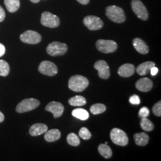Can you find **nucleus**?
<instances>
[{
	"label": "nucleus",
	"instance_id": "nucleus-1",
	"mask_svg": "<svg viewBox=\"0 0 161 161\" xmlns=\"http://www.w3.org/2000/svg\"><path fill=\"white\" fill-rule=\"evenodd\" d=\"M89 85V80L82 75H76L70 78L68 82L69 88L74 92H82Z\"/></svg>",
	"mask_w": 161,
	"mask_h": 161
},
{
	"label": "nucleus",
	"instance_id": "nucleus-2",
	"mask_svg": "<svg viewBox=\"0 0 161 161\" xmlns=\"http://www.w3.org/2000/svg\"><path fill=\"white\" fill-rule=\"evenodd\" d=\"M106 15L109 20L115 23H123L126 20L124 10L118 6H108L106 9Z\"/></svg>",
	"mask_w": 161,
	"mask_h": 161
},
{
	"label": "nucleus",
	"instance_id": "nucleus-3",
	"mask_svg": "<svg viewBox=\"0 0 161 161\" xmlns=\"http://www.w3.org/2000/svg\"><path fill=\"white\" fill-rule=\"evenodd\" d=\"M40 104L38 100L34 98H26L17 104L16 110L17 113L22 114L35 109Z\"/></svg>",
	"mask_w": 161,
	"mask_h": 161
},
{
	"label": "nucleus",
	"instance_id": "nucleus-4",
	"mask_svg": "<svg viewBox=\"0 0 161 161\" xmlns=\"http://www.w3.org/2000/svg\"><path fill=\"white\" fill-rule=\"evenodd\" d=\"M68 47L64 44L58 41H54L49 44L47 47V53L51 56L56 57L64 55L67 51Z\"/></svg>",
	"mask_w": 161,
	"mask_h": 161
},
{
	"label": "nucleus",
	"instance_id": "nucleus-5",
	"mask_svg": "<svg viewBox=\"0 0 161 161\" xmlns=\"http://www.w3.org/2000/svg\"><path fill=\"white\" fill-rule=\"evenodd\" d=\"M110 137L114 143L118 146H125L128 143L127 134L119 128H113L110 133Z\"/></svg>",
	"mask_w": 161,
	"mask_h": 161
},
{
	"label": "nucleus",
	"instance_id": "nucleus-6",
	"mask_svg": "<svg viewBox=\"0 0 161 161\" xmlns=\"http://www.w3.org/2000/svg\"><path fill=\"white\" fill-rule=\"evenodd\" d=\"M41 23L44 26L55 28L60 25V19L56 15L52 14L50 12H45L41 14Z\"/></svg>",
	"mask_w": 161,
	"mask_h": 161
},
{
	"label": "nucleus",
	"instance_id": "nucleus-7",
	"mask_svg": "<svg viewBox=\"0 0 161 161\" xmlns=\"http://www.w3.org/2000/svg\"><path fill=\"white\" fill-rule=\"evenodd\" d=\"M132 11L141 20L146 21L149 19V13L141 0H132Z\"/></svg>",
	"mask_w": 161,
	"mask_h": 161
},
{
	"label": "nucleus",
	"instance_id": "nucleus-8",
	"mask_svg": "<svg viewBox=\"0 0 161 161\" xmlns=\"http://www.w3.org/2000/svg\"><path fill=\"white\" fill-rule=\"evenodd\" d=\"M96 46L98 51L106 54L116 52L118 48L117 43L113 40H98Z\"/></svg>",
	"mask_w": 161,
	"mask_h": 161
},
{
	"label": "nucleus",
	"instance_id": "nucleus-9",
	"mask_svg": "<svg viewBox=\"0 0 161 161\" xmlns=\"http://www.w3.org/2000/svg\"><path fill=\"white\" fill-rule=\"evenodd\" d=\"M20 39L23 42L26 44H36L41 41L42 36L36 31L28 30L20 35Z\"/></svg>",
	"mask_w": 161,
	"mask_h": 161
},
{
	"label": "nucleus",
	"instance_id": "nucleus-10",
	"mask_svg": "<svg viewBox=\"0 0 161 161\" xmlns=\"http://www.w3.org/2000/svg\"><path fill=\"white\" fill-rule=\"evenodd\" d=\"M83 23L86 28L91 31H97L103 27L104 23L102 20L96 16L90 15L85 17Z\"/></svg>",
	"mask_w": 161,
	"mask_h": 161
},
{
	"label": "nucleus",
	"instance_id": "nucleus-11",
	"mask_svg": "<svg viewBox=\"0 0 161 161\" xmlns=\"http://www.w3.org/2000/svg\"><path fill=\"white\" fill-rule=\"evenodd\" d=\"M39 72L43 75L53 76L58 74L57 66L52 62L45 60L41 63L38 67Z\"/></svg>",
	"mask_w": 161,
	"mask_h": 161
},
{
	"label": "nucleus",
	"instance_id": "nucleus-12",
	"mask_svg": "<svg viewBox=\"0 0 161 161\" xmlns=\"http://www.w3.org/2000/svg\"><path fill=\"white\" fill-rule=\"evenodd\" d=\"M94 68L98 72V76L104 80H107L109 78L110 69L108 64L104 60H98L94 64Z\"/></svg>",
	"mask_w": 161,
	"mask_h": 161
},
{
	"label": "nucleus",
	"instance_id": "nucleus-13",
	"mask_svg": "<svg viewBox=\"0 0 161 161\" xmlns=\"http://www.w3.org/2000/svg\"><path fill=\"white\" fill-rule=\"evenodd\" d=\"M45 109L46 111L52 113L54 118H58L64 114V108L61 103L53 101L47 105Z\"/></svg>",
	"mask_w": 161,
	"mask_h": 161
},
{
	"label": "nucleus",
	"instance_id": "nucleus-14",
	"mask_svg": "<svg viewBox=\"0 0 161 161\" xmlns=\"http://www.w3.org/2000/svg\"><path fill=\"white\" fill-rule=\"evenodd\" d=\"M153 86L152 80L147 78H143L137 80L136 83V88L142 92H148Z\"/></svg>",
	"mask_w": 161,
	"mask_h": 161
},
{
	"label": "nucleus",
	"instance_id": "nucleus-15",
	"mask_svg": "<svg viewBox=\"0 0 161 161\" xmlns=\"http://www.w3.org/2000/svg\"><path fill=\"white\" fill-rule=\"evenodd\" d=\"M132 45L139 53L146 54L149 52V47L144 41L140 38H136L132 41Z\"/></svg>",
	"mask_w": 161,
	"mask_h": 161
},
{
	"label": "nucleus",
	"instance_id": "nucleus-16",
	"mask_svg": "<svg viewBox=\"0 0 161 161\" xmlns=\"http://www.w3.org/2000/svg\"><path fill=\"white\" fill-rule=\"evenodd\" d=\"M135 70V66L132 64H124L118 69V73L122 77L128 78L134 74Z\"/></svg>",
	"mask_w": 161,
	"mask_h": 161
},
{
	"label": "nucleus",
	"instance_id": "nucleus-17",
	"mask_svg": "<svg viewBox=\"0 0 161 161\" xmlns=\"http://www.w3.org/2000/svg\"><path fill=\"white\" fill-rule=\"evenodd\" d=\"M48 130V127L46 124L37 123L32 125L29 128V134L32 136H38L44 134Z\"/></svg>",
	"mask_w": 161,
	"mask_h": 161
},
{
	"label": "nucleus",
	"instance_id": "nucleus-18",
	"mask_svg": "<svg viewBox=\"0 0 161 161\" xmlns=\"http://www.w3.org/2000/svg\"><path fill=\"white\" fill-rule=\"evenodd\" d=\"M153 66H155L154 62L150 61L146 62L138 65L136 69V72L138 75L144 76L149 73L150 69Z\"/></svg>",
	"mask_w": 161,
	"mask_h": 161
},
{
	"label": "nucleus",
	"instance_id": "nucleus-19",
	"mask_svg": "<svg viewBox=\"0 0 161 161\" xmlns=\"http://www.w3.org/2000/svg\"><path fill=\"white\" fill-rule=\"evenodd\" d=\"M44 139L47 142H54L61 137V132L58 129H52L45 132Z\"/></svg>",
	"mask_w": 161,
	"mask_h": 161
},
{
	"label": "nucleus",
	"instance_id": "nucleus-20",
	"mask_svg": "<svg viewBox=\"0 0 161 161\" xmlns=\"http://www.w3.org/2000/svg\"><path fill=\"white\" fill-rule=\"evenodd\" d=\"M134 138L136 144L140 146H144L148 144L149 136L145 132L136 133L134 135Z\"/></svg>",
	"mask_w": 161,
	"mask_h": 161
},
{
	"label": "nucleus",
	"instance_id": "nucleus-21",
	"mask_svg": "<svg viewBox=\"0 0 161 161\" xmlns=\"http://www.w3.org/2000/svg\"><path fill=\"white\" fill-rule=\"evenodd\" d=\"M4 4L7 10L10 13L17 12L20 6V0H4Z\"/></svg>",
	"mask_w": 161,
	"mask_h": 161
},
{
	"label": "nucleus",
	"instance_id": "nucleus-22",
	"mask_svg": "<svg viewBox=\"0 0 161 161\" xmlns=\"http://www.w3.org/2000/svg\"><path fill=\"white\" fill-rule=\"evenodd\" d=\"M98 150L100 155L104 158L109 159L112 156V151L109 146L106 144H100L98 147Z\"/></svg>",
	"mask_w": 161,
	"mask_h": 161
},
{
	"label": "nucleus",
	"instance_id": "nucleus-23",
	"mask_svg": "<svg viewBox=\"0 0 161 161\" xmlns=\"http://www.w3.org/2000/svg\"><path fill=\"white\" fill-rule=\"evenodd\" d=\"M72 115L74 117L80 119L82 121L86 120L89 118V114L86 110L82 109V108H78L75 109L72 112Z\"/></svg>",
	"mask_w": 161,
	"mask_h": 161
},
{
	"label": "nucleus",
	"instance_id": "nucleus-24",
	"mask_svg": "<svg viewBox=\"0 0 161 161\" xmlns=\"http://www.w3.org/2000/svg\"><path fill=\"white\" fill-rule=\"evenodd\" d=\"M68 103L72 106H82L86 103V98L81 96H76L75 97L69 98Z\"/></svg>",
	"mask_w": 161,
	"mask_h": 161
},
{
	"label": "nucleus",
	"instance_id": "nucleus-25",
	"mask_svg": "<svg viewBox=\"0 0 161 161\" xmlns=\"http://www.w3.org/2000/svg\"><path fill=\"white\" fill-rule=\"evenodd\" d=\"M140 127L145 131H152L154 129L153 124L147 118H142L140 121Z\"/></svg>",
	"mask_w": 161,
	"mask_h": 161
},
{
	"label": "nucleus",
	"instance_id": "nucleus-26",
	"mask_svg": "<svg viewBox=\"0 0 161 161\" xmlns=\"http://www.w3.org/2000/svg\"><path fill=\"white\" fill-rule=\"evenodd\" d=\"M106 110V106L102 103L93 104L90 108V111L94 115H98L104 112Z\"/></svg>",
	"mask_w": 161,
	"mask_h": 161
},
{
	"label": "nucleus",
	"instance_id": "nucleus-27",
	"mask_svg": "<svg viewBox=\"0 0 161 161\" xmlns=\"http://www.w3.org/2000/svg\"><path fill=\"white\" fill-rule=\"evenodd\" d=\"M67 142L70 146H78L80 144V140L75 133H70L67 136Z\"/></svg>",
	"mask_w": 161,
	"mask_h": 161
},
{
	"label": "nucleus",
	"instance_id": "nucleus-28",
	"mask_svg": "<svg viewBox=\"0 0 161 161\" xmlns=\"http://www.w3.org/2000/svg\"><path fill=\"white\" fill-rule=\"evenodd\" d=\"M10 72V66L4 60H0V76H7Z\"/></svg>",
	"mask_w": 161,
	"mask_h": 161
},
{
	"label": "nucleus",
	"instance_id": "nucleus-29",
	"mask_svg": "<svg viewBox=\"0 0 161 161\" xmlns=\"http://www.w3.org/2000/svg\"><path fill=\"white\" fill-rule=\"evenodd\" d=\"M79 136L80 138L84 140H89L92 137L91 132L86 127H82L80 128L79 131Z\"/></svg>",
	"mask_w": 161,
	"mask_h": 161
},
{
	"label": "nucleus",
	"instance_id": "nucleus-30",
	"mask_svg": "<svg viewBox=\"0 0 161 161\" xmlns=\"http://www.w3.org/2000/svg\"><path fill=\"white\" fill-rule=\"evenodd\" d=\"M152 112L154 115L157 116H161V102L159 101L153 106Z\"/></svg>",
	"mask_w": 161,
	"mask_h": 161
},
{
	"label": "nucleus",
	"instance_id": "nucleus-31",
	"mask_svg": "<svg viewBox=\"0 0 161 161\" xmlns=\"http://www.w3.org/2000/svg\"><path fill=\"white\" fill-rule=\"evenodd\" d=\"M150 111L149 109L146 107L144 106L143 108H142L138 112V115L139 117L142 118H147L148 116H149Z\"/></svg>",
	"mask_w": 161,
	"mask_h": 161
},
{
	"label": "nucleus",
	"instance_id": "nucleus-32",
	"mask_svg": "<svg viewBox=\"0 0 161 161\" xmlns=\"http://www.w3.org/2000/svg\"><path fill=\"white\" fill-rule=\"evenodd\" d=\"M129 101H130V103H131L132 104H136V105H137V104H139L140 103V97H138L137 95H136V94L131 96L130 97Z\"/></svg>",
	"mask_w": 161,
	"mask_h": 161
},
{
	"label": "nucleus",
	"instance_id": "nucleus-33",
	"mask_svg": "<svg viewBox=\"0 0 161 161\" xmlns=\"http://www.w3.org/2000/svg\"><path fill=\"white\" fill-rule=\"evenodd\" d=\"M6 17V13L3 8L0 6V22H3Z\"/></svg>",
	"mask_w": 161,
	"mask_h": 161
},
{
	"label": "nucleus",
	"instance_id": "nucleus-34",
	"mask_svg": "<svg viewBox=\"0 0 161 161\" xmlns=\"http://www.w3.org/2000/svg\"><path fill=\"white\" fill-rule=\"evenodd\" d=\"M5 53H6L5 46L3 44L0 43V58L3 56L5 54Z\"/></svg>",
	"mask_w": 161,
	"mask_h": 161
},
{
	"label": "nucleus",
	"instance_id": "nucleus-35",
	"mask_svg": "<svg viewBox=\"0 0 161 161\" xmlns=\"http://www.w3.org/2000/svg\"><path fill=\"white\" fill-rule=\"evenodd\" d=\"M150 72L151 75H152V76H155L158 72V69L157 68H156L155 66H153L150 69Z\"/></svg>",
	"mask_w": 161,
	"mask_h": 161
},
{
	"label": "nucleus",
	"instance_id": "nucleus-36",
	"mask_svg": "<svg viewBox=\"0 0 161 161\" xmlns=\"http://www.w3.org/2000/svg\"><path fill=\"white\" fill-rule=\"evenodd\" d=\"M80 4L82 5H86L89 3L90 0H77Z\"/></svg>",
	"mask_w": 161,
	"mask_h": 161
},
{
	"label": "nucleus",
	"instance_id": "nucleus-37",
	"mask_svg": "<svg viewBox=\"0 0 161 161\" xmlns=\"http://www.w3.org/2000/svg\"><path fill=\"white\" fill-rule=\"evenodd\" d=\"M4 120V115L0 111V123Z\"/></svg>",
	"mask_w": 161,
	"mask_h": 161
},
{
	"label": "nucleus",
	"instance_id": "nucleus-38",
	"mask_svg": "<svg viewBox=\"0 0 161 161\" xmlns=\"http://www.w3.org/2000/svg\"><path fill=\"white\" fill-rule=\"evenodd\" d=\"M33 3H38L40 1V0H30Z\"/></svg>",
	"mask_w": 161,
	"mask_h": 161
},
{
	"label": "nucleus",
	"instance_id": "nucleus-39",
	"mask_svg": "<svg viewBox=\"0 0 161 161\" xmlns=\"http://www.w3.org/2000/svg\"><path fill=\"white\" fill-rule=\"evenodd\" d=\"M108 142H105V143H104V144H108Z\"/></svg>",
	"mask_w": 161,
	"mask_h": 161
}]
</instances>
